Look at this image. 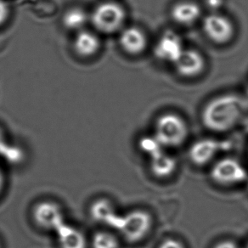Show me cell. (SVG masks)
<instances>
[{
    "label": "cell",
    "mask_w": 248,
    "mask_h": 248,
    "mask_svg": "<svg viewBox=\"0 0 248 248\" xmlns=\"http://www.w3.org/2000/svg\"><path fill=\"white\" fill-rule=\"evenodd\" d=\"M244 109V101L241 97L224 94L206 105L202 113V120L204 126L211 131L227 132L241 121Z\"/></svg>",
    "instance_id": "1"
},
{
    "label": "cell",
    "mask_w": 248,
    "mask_h": 248,
    "mask_svg": "<svg viewBox=\"0 0 248 248\" xmlns=\"http://www.w3.org/2000/svg\"><path fill=\"white\" fill-rule=\"evenodd\" d=\"M127 20V12L122 4L115 1H103L90 13V24L99 34L111 35L120 32Z\"/></svg>",
    "instance_id": "2"
},
{
    "label": "cell",
    "mask_w": 248,
    "mask_h": 248,
    "mask_svg": "<svg viewBox=\"0 0 248 248\" xmlns=\"http://www.w3.org/2000/svg\"><path fill=\"white\" fill-rule=\"evenodd\" d=\"M154 224L152 214L143 209H134L121 214L115 231L121 238L130 244L144 241L151 233Z\"/></svg>",
    "instance_id": "3"
},
{
    "label": "cell",
    "mask_w": 248,
    "mask_h": 248,
    "mask_svg": "<svg viewBox=\"0 0 248 248\" xmlns=\"http://www.w3.org/2000/svg\"><path fill=\"white\" fill-rule=\"evenodd\" d=\"M188 135V125L177 114H163L155 122L153 135L165 149L177 148L182 145Z\"/></svg>",
    "instance_id": "4"
},
{
    "label": "cell",
    "mask_w": 248,
    "mask_h": 248,
    "mask_svg": "<svg viewBox=\"0 0 248 248\" xmlns=\"http://www.w3.org/2000/svg\"><path fill=\"white\" fill-rule=\"evenodd\" d=\"M31 218L38 230L53 234L67 222L63 206L52 199H43L33 204Z\"/></svg>",
    "instance_id": "5"
},
{
    "label": "cell",
    "mask_w": 248,
    "mask_h": 248,
    "mask_svg": "<svg viewBox=\"0 0 248 248\" xmlns=\"http://www.w3.org/2000/svg\"><path fill=\"white\" fill-rule=\"evenodd\" d=\"M210 177L218 186H239L248 180V172L237 159L224 157L214 162L210 170Z\"/></svg>",
    "instance_id": "6"
},
{
    "label": "cell",
    "mask_w": 248,
    "mask_h": 248,
    "mask_svg": "<svg viewBox=\"0 0 248 248\" xmlns=\"http://www.w3.org/2000/svg\"><path fill=\"white\" fill-rule=\"evenodd\" d=\"M88 214L94 224L115 231L120 220L121 214L113 202L107 197H97L90 202Z\"/></svg>",
    "instance_id": "7"
},
{
    "label": "cell",
    "mask_w": 248,
    "mask_h": 248,
    "mask_svg": "<svg viewBox=\"0 0 248 248\" xmlns=\"http://www.w3.org/2000/svg\"><path fill=\"white\" fill-rule=\"evenodd\" d=\"M230 144L224 140L205 138L194 142L189 150L191 162L198 167L206 166L213 162L221 152L229 150Z\"/></svg>",
    "instance_id": "8"
},
{
    "label": "cell",
    "mask_w": 248,
    "mask_h": 248,
    "mask_svg": "<svg viewBox=\"0 0 248 248\" xmlns=\"http://www.w3.org/2000/svg\"><path fill=\"white\" fill-rule=\"evenodd\" d=\"M102 45L100 34L94 30L86 28L74 33L72 49L78 58L83 61H90L99 55Z\"/></svg>",
    "instance_id": "9"
},
{
    "label": "cell",
    "mask_w": 248,
    "mask_h": 248,
    "mask_svg": "<svg viewBox=\"0 0 248 248\" xmlns=\"http://www.w3.org/2000/svg\"><path fill=\"white\" fill-rule=\"evenodd\" d=\"M203 30L210 40L218 45L231 41L234 33V25L231 20L218 14L208 15L205 17Z\"/></svg>",
    "instance_id": "10"
},
{
    "label": "cell",
    "mask_w": 248,
    "mask_h": 248,
    "mask_svg": "<svg viewBox=\"0 0 248 248\" xmlns=\"http://www.w3.org/2000/svg\"><path fill=\"white\" fill-rule=\"evenodd\" d=\"M185 50L182 39L172 31H167L161 36L154 48L156 58L162 62L175 64Z\"/></svg>",
    "instance_id": "11"
},
{
    "label": "cell",
    "mask_w": 248,
    "mask_h": 248,
    "mask_svg": "<svg viewBox=\"0 0 248 248\" xmlns=\"http://www.w3.org/2000/svg\"><path fill=\"white\" fill-rule=\"evenodd\" d=\"M118 44L122 50L129 55H139L145 51L148 40L144 31L137 27L124 28L119 32Z\"/></svg>",
    "instance_id": "12"
},
{
    "label": "cell",
    "mask_w": 248,
    "mask_h": 248,
    "mask_svg": "<svg viewBox=\"0 0 248 248\" xmlns=\"http://www.w3.org/2000/svg\"><path fill=\"white\" fill-rule=\"evenodd\" d=\"M54 234L58 248H90V237L83 230L68 222Z\"/></svg>",
    "instance_id": "13"
},
{
    "label": "cell",
    "mask_w": 248,
    "mask_h": 248,
    "mask_svg": "<svg viewBox=\"0 0 248 248\" xmlns=\"http://www.w3.org/2000/svg\"><path fill=\"white\" fill-rule=\"evenodd\" d=\"M174 65L179 75L185 78H194L203 72L205 60L197 50L185 49Z\"/></svg>",
    "instance_id": "14"
},
{
    "label": "cell",
    "mask_w": 248,
    "mask_h": 248,
    "mask_svg": "<svg viewBox=\"0 0 248 248\" xmlns=\"http://www.w3.org/2000/svg\"><path fill=\"white\" fill-rule=\"evenodd\" d=\"M150 170L157 179H168L176 172L178 169V161L173 155L165 151L150 157Z\"/></svg>",
    "instance_id": "15"
},
{
    "label": "cell",
    "mask_w": 248,
    "mask_h": 248,
    "mask_svg": "<svg viewBox=\"0 0 248 248\" xmlns=\"http://www.w3.org/2000/svg\"><path fill=\"white\" fill-rule=\"evenodd\" d=\"M62 24L67 31L76 33L90 24V13L80 6L70 7L62 15Z\"/></svg>",
    "instance_id": "16"
},
{
    "label": "cell",
    "mask_w": 248,
    "mask_h": 248,
    "mask_svg": "<svg viewBox=\"0 0 248 248\" xmlns=\"http://www.w3.org/2000/svg\"><path fill=\"white\" fill-rule=\"evenodd\" d=\"M202 11L198 4L193 2H180L171 11L172 20L184 26L193 24L200 18Z\"/></svg>",
    "instance_id": "17"
},
{
    "label": "cell",
    "mask_w": 248,
    "mask_h": 248,
    "mask_svg": "<svg viewBox=\"0 0 248 248\" xmlns=\"http://www.w3.org/2000/svg\"><path fill=\"white\" fill-rule=\"evenodd\" d=\"M120 248V239L110 229H100L90 237V248Z\"/></svg>",
    "instance_id": "18"
},
{
    "label": "cell",
    "mask_w": 248,
    "mask_h": 248,
    "mask_svg": "<svg viewBox=\"0 0 248 248\" xmlns=\"http://www.w3.org/2000/svg\"><path fill=\"white\" fill-rule=\"evenodd\" d=\"M0 157L4 159L9 164L17 165L23 161L25 157L24 152L23 149L20 146L11 144L6 140L0 148Z\"/></svg>",
    "instance_id": "19"
},
{
    "label": "cell",
    "mask_w": 248,
    "mask_h": 248,
    "mask_svg": "<svg viewBox=\"0 0 248 248\" xmlns=\"http://www.w3.org/2000/svg\"><path fill=\"white\" fill-rule=\"evenodd\" d=\"M139 148L144 154L148 155L149 158L159 152L165 151V148L153 135L142 137L139 141Z\"/></svg>",
    "instance_id": "20"
},
{
    "label": "cell",
    "mask_w": 248,
    "mask_h": 248,
    "mask_svg": "<svg viewBox=\"0 0 248 248\" xmlns=\"http://www.w3.org/2000/svg\"><path fill=\"white\" fill-rule=\"evenodd\" d=\"M11 14L10 5L4 0H0V28L7 23L11 17Z\"/></svg>",
    "instance_id": "21"
},
{
    "label": "cell",
    "mask_w": 248,
    "mask_h": 248,
    "mask_svg": "<svg viewBox=\"0 0 248 248\" xmlns=\"http://www.w3.org/2000/svg\"><path fill=\"white\" fill-rule=\"evenodd\" d=\"M158 248H186L183 242L174 239V238H168L162 241L158 246Z\"/></svg>",
    "instance_id": "22"
},
{
    "label": "cell",
    "mask_w": 248,
    "mask_h": 248,
    "mask_svg": "<svg viewBox=\"0 0 248 248\" xmlns=\"http://www.w3.org/2000/svg\"><path fill=\"white\" fill-rule=\"evenodd\" d=\"M7 186V176L3 167L0 165V197L4 194Z\"/></svg>",
    "instance_id": "23"
},
{
    "label": "cell",
    "mask_w": 248,
    "mask_h": 248,
    "mask_svg": "<svg viewBox=\"0 0 248 248\" xmlns=\"http://www.w3.org/2000/svg\"><path fill=\"white\" fill-rule=\"evenodd\" d=\"M213 248H241L240 246L235 243L234 241L225 240V241H219L217 244L214 245Z\"/></svg>",
    "instance_id": "24"
},
{
    "label": "cell",
    "mask_w": 248,
    "mask_h": 248,
    "mask_svg": "<svg viewBox=\"0 0 248 248\" xmlns=\"http://www.w3.org/2000/svg\"><path fill=\"white\" fill-rule=\"evenodd\" d=\"M207 4L209 7L217 9L222 5V0H207Z\"/></svg>",
    "instance_id": "25"
},
{
    "label": "cell",
    "mask_w": 248,
    "mask_h": 248,
    "mask_svg": "<svg viewBox=\"0 0 248 248\" xmlns=\"http://www.w3.org/2000/svg\"><path fill=\"white\" fill-rule=\"evenodd\" d=\"M7 140V139L5 137V134L4 133V130L2 128H0V148L1 146L3 145L4 142Z\"/></svg>",
    "instance_id": "26"
},
{
    "label": "cell",
    "mask_w": 248,
    "mask_h": 248,
    "mask_svg": "<svg viewBox=\"0 0 248 248\" xmlns=\"http://www.w3.org/2000/svg\"><path fill=\"white\" fill-rule=\"evenodd\" d=\"M0 248H4V244H3V241L1 240V238H0Z\"/></svg>",
    "instance_id": "27"
},
{
    "label": "cell",
    "mask_w": 248,
    "mask_h": 248,
    "mask_svg": "<svg viewBox=\"0 0 248 248\" xmlns=\"http://www.w3.org/2000/svg\"><path fill=\"white\" fill-rule=\"evenodd\" d=\"M244 248H248V244L246 245V247H245Z\"/></svg>",
    "instance_id": "28"
}]
</instances>
